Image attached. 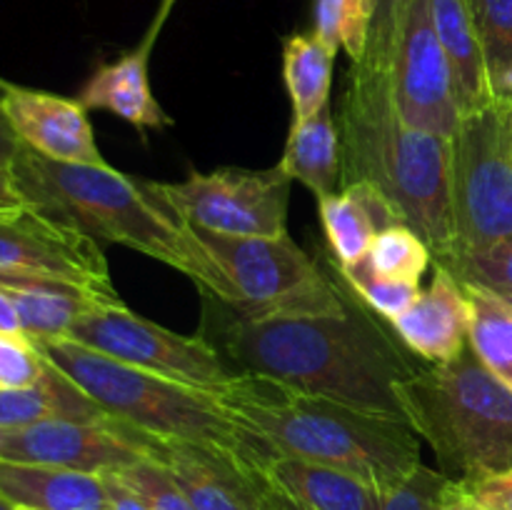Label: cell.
<instances>
[{
	"instance_id": "obj_1",
	"label": "cell",
	"mask_w": 512,
	"mask_h": 510,
	"mask_svg": "<svg viewBox=\"0 0 512 510\" xmlns=\"http://www.w3.org/2000/svg\"><path fill=\"white\" fill-rule=\"evenodd\" d=\"M223 308L220 345L243 370L408 423L400 385L415 368L370 315L348 305L338 315L253 320Z\"/></svg>"
},
{
	"instance_id": "obj_2",
	"label": "cell",
	"mask_w": 512,
	"mask_h": 510,
	"mask_svg": "<svg viewBox=\"0 0 512 510\" xmlns=\"http://www.w3.org/2000/svg\"><path fill=\"white\" fill-rule=\"evenodd\" d=\"M8 168L28 205L75 225L98 243L125 245L170 265L208 298L238 305V293L198 230L155 193L150 180H135L110 165L58 163L23 143Z\"/></svg>"
},
{
	"instance_id": "obj_3",
	"label": "cell",
	"mask_w": 512,
	"mask_h": 510,
	"mask_svg": "<svg viewBox=\"0 0 512 510\" xmlns=\"http://www.w3.org/2000/svg\"><path fill=\"white\" fill-rule=\"evenodd\" d=\"M340 185L370 183L393 203L405 225L433 250L450 253L453 228V143L405 123L390 68L353 63L340 100Z\"/></svg>"
},
{
	"instance_id": "obj_4",
	"label": "cell",
	"mask_w": 512,
	"mask_h": 510,
	"mask_svg": "<svg viewBox=\"0 0 512 510\" xmlns=\"http://www.w3.org/2000/svg\"><path fill=\"white\" fill-rule=\"evenodd\" d=\"M215 398L273 453L348 470L380 493L423 463L420 435L405 420L363 413L268 375L235 373Z\"/></svg>"
},
{
	"instance_id": "obj_5",
	"label": "cell",
	"mask_w": 512,
	"mask_h": 510,
	"mask_svg": "<svg viewBox=\"0 0 512 510\" xmlns=\"http://www.w3.org/2000/svg\"><path fill=\"white\" fill-rule=\"evenodd\" d=\"M35 345L50 365L68 375L105 413L140 433L205 445L243 460L250 468L260 455L270 453L230 418L215 393L130 368L70 338Z\"/></svg>"
},
{
	"instance_id": "obj_6",
	"label": "cell",
	"mask_w": 512,
	"mask_h": 510,
	"mask_svg": "<svg viewBox=\"0 0 512 510\" xmlns=\"http://www.w3.org/2000/svg\"><path fill=\"white\" fill-rule=\"evenodd\" d=\"M400 400L448 478L473 483L512 470V390L470 345L448 363L415 368Z\"/></svg>"
},
{
	"instance_id": "obj_7",
	"label": "cell",
	"mask_w": 512,
	"mask_h": 510,
	"mask_svg": "<svg viewBox=\"0 0 512 510\" xmlns=\"http://www.w3.org/2000/svg\"><path fill=\"white\" fill-rule=\"evenodd\" d=\"M198 235L238 293V305L228 308L240 318L338 315L348 310L318 263L288 235L230 238L208 230H198Z\"/></svg>"
},
{
	"instance_id": "obj_8",
	"label": "cell",
	"mask_w": 512,
	"mask_h": 510,
	"mask_svg": "<svg viewBox=\"0 0 512 510\" xmlns=\"http://www.w3.org/2000/svg\"><path fill=\"white\" fill-rule=\"evenodd\" d=\"M450 143H453V250L473 253L510 240L512 105L493 103L478 113L465 115Z\"/></svg>"
},
{
	"instance_id": "obj_9",
	"label": "cell",
	"mask_w": 512,
	"mask_h": 510,
	"mask_svg": "<svg viewBox=\"0 0 512 510\" xmlns=\"http://www.w3.org/2000/svg\"><path fill=\"white\" fill-rule=\"evenodd\" d=\"M290 183V175L275 165L193 173L183 183H153V190L198 230L230 238H280L288 235Z\"/></svg>"
},
{
	"instance_id": "obj_10",
	"label": "cell",
	"mask_w": 512,
	"mask_h": 510,
	"mask_svg": "<svg viewBox=\"0 0 512 510\" xmlns=\"http://www.w3.org/2000/svg\"><path fill=\"white\" fill-rule=\"evenodd\" d=\"M68 338L130 368L208 393H218L235 375L223 363L218 348L203 335H178L140 318L125 305H103L93 310L73 325Z\"/></svg>"
},
{
	"instance_id": "obj_11",
	"label": "cell",
	"mask_w": 512,
	"mask_h": 510,
	"mask_svg": "<svg viewBox=\"0 0 512 510\" xmlns=\"http://www.w3.org/2000/svg\"><path fill=\"white\" fill-rule=\"evenodd\" d=\"M0 280H60L118 295L98 240L35 205L0 213Z\"/></svg>"
},
{
	"instance_id": "obj_12",
	"label": "cell",
	"mask_w": 512,
	"mask_h": 510,
	"mask_svg": "<svg viewBox=\"0 0 512 510\" xmlns=\"http://www.w3.org/2000/svg\"><path fill=\"white\" fill-rule=\"evenodd\" d=\"M390 85L405 123L453 140L463 120L453 70L435 33L430 0H408L395 40Z\"/></svg>"
},
{
	"instance_id": "obj_13",
	"label": "cell",
	"mask_w": 512,
	"mask_h": 510,
	"mask_svg": "<svg viewBox=\"0 0 512 510\" xmlns=\"http://www.w3.org/2000/svg\"><path fill=\"white\" fill-rule=\"evenodd\" d=\"M0 458L105 475L148 458V445L140 430L118 418L103 423L43 420L23 428H0Z\"/></svg>"
},
{
	"instance_id": "obj_14",
	"label": "cell",
	"mask_w": 512,
	"mask_h": 510,
	"mask_svg": "<svg viewBox=\"0 0 512 510\" xmlns=\"http://www.w3.org/2000/svg\"><path fill=\"white\" fill-rule=\"evenodd\" d=\"M0 108L25 148L58 163L108 165L95 145L88 110L80 100L25 88L0 78Z\"/></svg>"
},
{
	"instance_id": "obj_15",
	"label": "cell",
	"mask_w": 512,
	"mask_h": 510,
	"mask_svg": "<svg viewBox=\"0 0 512 510\" xmlns=\"http://www.w3.org/2000/svg\"><path fill=\"white\" fill-rule=\"evenodd\" d=\"M145 445L148 458L168 470L195 510H268L263 480L243 460L205 445L153 435H145Z\"/></svg>"
},
{
	"instance_id": "obj_16",
	"label": "cell",
	"mask_w": 512,
	"mask_h": 510,
	"mask_svg": "<svg viewBox=\"0 0 512 510\" xmlns=\"http://www.w3.org/2000/svg\"><path fill=\"white\" fill-rule=\"evenodd\" d=\"M393 330L408 350L430 365L448 363L468 348L470 303L465 285L448 268L435 263L428 290L393 320Z\"/></svg>"
},
{
	"instance_id": "obj_17",
	"label": "cell",
	"mask_w": 512,
	"mask_h": 510,
	"mask_svg": "<svg viewBox=\"0 0 512 510\" xmlns=\"http://www.w3.org/2000/svg\"><path fill=\"white\" fill-rule=\"evenodd\" d=\"M253 473L273 493L308 510H380V490L375 485L333 465L270 450L255 460Z\"/></svg>"
},
{
	"instance_id": "obj_18",
	"label": "cell",
	"mask_w": 512,
	"mask_h": 510,
	"mask_svg": "<svg viewBox=\"0 0 512 510\" xmlns=\"http://www.w3.org/2000/svg\"><path fill=\"white\" fill-rule=\"evenodd\" d=\"M0 498L18 510H110L103 475L3 458Z\"/></svg>"
},
{
	"instance_id": "obj_19",
	"label": "cell",
	"mask_w": 512,
	"mask_h": 510,
	"mask_svg": "<svg viewBox=\"0 0 512 510\" xmlns=\"http://www.w3.org/2000/svg\"><path fill=\"white\" fill-rule=\"evenodd\" d=\"M18 310L23 335L33 343L68 338L73 325L103 305H125L120 295H103L60 280H0Z\"/></svg>"
},
{
	"instance_id": "obj_20",
	"label": "cell",
	"mask_w": 512,
	"mask_h": 510,
	"mask_svg": "<svg viewBox=\"0 0 512 510\" xmlns=\"http://www.w3.org/2000/svg\"><path fill=\"white\" fill-rule=\"evenodd\" d=\"M150 40L115 63L100 65L80 88L78 100L85 110H108L135 128H165L170 115L153 98L148 80Z\"/></svg>"
},
{
	"instance_id": "obj_21",
	"label": "cell",
	"mask_w": 512,
	"mask_h": 510,
	"mask_svg": "<svg viewBox=\"0 0 512 510\" xmlns=\"http://www.w3.org/2000/svg\"><path fill=\"white\" fill-rule=\"evenodd\" d=\"M320 220L340 265L363 260L380 230L403 223L393 203L375 185L363 180L320 198Z\"/></svg>"
},
{
	"instance_id": "obj_22",
	"label": "cell",
	"mask_w": 512,
	"mask_h": 510,
	"mask_svg": "<svg viewBox=\"0 0 512 510\" xmlns=\"http://www.w3.org/2000/svg\"><path fill=\"white\" fill-rule=\"evenodd\" d=\"M430 15L453 70L460 115L465 118L498 103L468 0H430Z\"/></svg>"
},
{
	"instance_id": "obj_23",
	"label": "cell",
	"mask_w": 512,
	"mask_h": 510,
	"mask_svg": "<svg viewBox=\"0 0 512 510\" xmlns=\"http://www.w3.org/2000/svg\"><path fill=\"white\" fill-rule=\"evenodd\" d=\"M110 418L113 415L105 413L88 393L50 363L43 378L30 388L0 390V428H23L43 420L103 423Z\"/></svg>"
},
{
	"instance_id": "obj_24",
	"label": "cell",
	"mask_w": 512,
	"mask_h": 510,
	"mask_svg": "<svg viewBox=\"0 0 512 510\" xmlns=\"http://www.w3.org/2000/svg\"><path fill=\"white\" fill-rule=\"evenodd\" d=\"M278 165L290 180H300L313 190L318 200L335 193L340 185V133L330 105L305 123L290 125L288 145Z\"/></svg>"
},
{
	"instance_id": "obj_25",
	"label": "cell",
	"mask_w": 512,
	"mask_h": 510,
	"mask_svg": "<svg viewBox=\"0 0 512 510\" xmlns=\"http://www.w3.org/2000/svg\"><path fill=\"white\" fill-rule=\"evenodd\" d=\"M335 53L318 35H293L283 48V78L293 103V123H305L328 108Z\"/></svg>"
},
{
	"instance_id": "obj_26",
	"label": "cell",
	"mask_w": 512,
	"mask_h": 510,
	"mask_svg": "<svg viewBox=\"0 0 512 510\" xmlns=\"http://www.w3.org/2000/svg\"><path fill=\"white\" fill-rule=\"evenodd\" d=\"M463 285L470 303L468 345L480 363L512 390V308L493 290Z\"/></svg>"
},
{
	"instance_id": "obj_27",
	"label": "cell",
	"mask_w": 512,
	"mask_h": 510,
	"mask_svg": "<svg viewBox=\"0 0 512 510\" xmlns=\"http://www.w3.org/2000/svg\"><path fill=\"white\" fill-rule=\"evenodd\" d=\"M498 103H510L512 0H468Z\"/></svg>"
},
{
	"instance_id": "obj_28",
	"label": "cell",
	"mask_w": 512,
	"mask_h": 510,
	"mask_svg": "<svg viewBox=\"0 0 512 510\" xmlns=\"http://www.w3.org/2000/svg\"><path fill=\"white\" fill-rule=\"evenodd\" d=\"M365 258H368L370 268L385 278L420 283L430 258H433V250L410 225L398 223L375 235Z\"/></svg>"
},
{
	"instance_id": "obj_29",
	"label": "cell",
	"mask_w": 512,
	"mask_h": 510,
	"mask_svg": "<svg viewBox=\"0 0 512 510\" xmlns=\"http://www.w3.org/2000/svg\"><path fill=\"white\" fill-rule=\"evenodd\" d=\"M340 275L350 283V288L358 293L363 303H368L370 310L385 320H398L400 315L408 313L410 305L420 298V283H408V280H393L385 275L375 273L370 268L368 258L358 260L353 265H340Z\"/></svg>"
},
{
	"instance_id": "obj_30",
	"label": "cell",
	"mask_w": 512,
	"mask_h": 510,
	"mask_svg": "<svg viewBox=\"0 0 512 510\" xmlns=\"http://www.w3.org/2000/svg\"><path fill=\"white\" fill-rule=\"evenodd\" d=\"M435 263L448 268L460 283L480 285L493 293H512V238L485 250H453L435 258Z\"/></svg>"
},
{
	"instance_id": "obj_31",
	"label": "cell",
	"mask_w": 512,
	"mask_h": 510,
	"mask_svg": "<svg viewBox=\"0 0 512 510\" xmlns=\"http://www.w3.org/2000/svg\"><path fill=\"white\" fill-rule=\"evenodd\" d=\"M115 475L133 493H138L150 510H195L188 495L180 490V485L170 478V473L158 460L143 458L128 468L118 470Z\"/></svg>"
},
{
	"instance_id": "obj_32",
	"label": "cell",
	"mask_w": 512,
	"mask_h": 510,
	"mask_svg": "<svg viewBox=\"0 0 512 510\" xmlns=\"http://www.w3.org/2000/svg\"><path fill=\"white\" fill-rule=\"evenodd\" d=\"M453 478L420 463L405 478L380 493V510H438Z\"/></svg>"
},
{
	"instance_id": "obj_33",
	"label": "cell",
	"mask_w": 512,
	"mask_h": 510,
	"mask_svg": "<svg viewBox=\"0 0 512 510\" xmlns=\"http://www.w3.org/2000/svg\"><path fill=\"white\" fill-rule=\"evenodd\" d=\"M48 360L25 335L0 333V390L30 388L43 378Z\"/></svg>"
},
{
	"instance_id": "obj_34",
	"label": "cell",
	"mask_w": 512,
	"mask_h": 510,
	"mask_svg": "<svg viewBox=\"0 0 512 510\" xmlns=\"http://www.w3.org/2000/svg\"><path fill=\"white\" fill-rule=\"evenodd\" d=\"M405 8H408V0H375L373 30H370L368 53L363 60L390 68Z\"/></svg>"
},
{
	"instance_id": "obj_35",
	"label": "cell",
	"mask_w": 512,
	"mask_h": 510,
	"mask_svg": "<svg viewBox=\"0 0 512 510\" xmlns=\"http://www.w3.org/2000/svg\"><path fill=\"white\" fill-rule=\"evenodd\" d=\"M375 0H345L343 20H340V48L360 63L368 53L370 30H373Z\"/></svg>"
},
{
	"instance_id": "obj_36",
	"label": "cell",
	"mask_w": 512,
	"mask_h": 510,
	"mask_svg": "<svg viewBox=\"0 0 512 510\" xmlns=\"http://www.w3.org/2000/svg\"><path fill=\"white\" fill-rule=\"evenodd\" d=\"M463 485L483 510H512V470Z\"/></svg>"
},
{
	"instance_id": "obj_37",
	"label": "cell",
	"mask_w": 512,
	"mask_h": 510,
	"mask_svg": "<svg viewBox=\"0 0 512 510\" xmlns=\"http://www.w3.org/2000/svg\"><path fill=\"white\" fill-rule=\"evenodd\" d=\"M345 0H315V35L333 53L340 48V20H343Z\"/></svg>"
},
{
	"instance_id": "obj_38",
	"label": "cell",
	"mask_w": 512,
	"mask_h": 510,
	"mask_svg": "<svg viewBox=\"0 0 512 510\" xmlns=\"http://www.w3.org/2000/svg\"><path fill=\"white\" fill-rule=\"evenodd\" d=\"M105 488H108L110 510H150L138 493L128 488L115 473H105Z\"/></svg>"
},
{
	"instance_id": "obj_39",
	"label": "cell",
	"mask_w": 512,
	"mask_h": 510,
	"mask_svg": "<svg viewBox=\"0 0 512 510\" xmlns=\"http://www.w3.org/2000/svg\"><path fill=\"white\" fill-rule=\"evenodd\" d=\"M25 205H28V200L20 193L10 168L0 165V213H13V210L25 208Z\"/></svg>"
},
{
	"instance_id": "obj_40",
	"label": "cell",
	"mask_w": 512,
	"mask_h": 510,
	"mask_svg": "<svg viewBox=\"0 0 512 510\" xmlns=\"http://www.w3.org/2000/svg\"><path fill=\"white\" fill-rule=\"evenodd\" d=\"M438 510H483V508L475 503V498L468 493V488H465L460 480H453L450 488L445 490V498Z\"/></svg>"
},
{
	"instance_id": "obj_41",
	"label": "cell",
	"mask_w": 512,
	"mask_h": 510,
	"mask_svg": "<svg viewBox=\"0 0 512 510\" xmlns=\"http://www.w3.org/2000/svg\"><path fill=\"white\" fill-rule=\"evenodd\" d=\"M0 333L23 335V325H20L18 310H15L10 295L0 288Z\"/></svg>"
},
{
	"instance_id": "obj_42",
	"label": "cell",
	"mask_w": 512,
	"mask_h": 510,
	"mask_svg": "<svg viewBox=\"0 0 512 510\" xmlns=\"http://www.w3.org/2000/svg\"><path fill=\"white\" fill-rule=\"evenodd\" d=\"M18 145H20V140L15 138L13 128H10L8 120H5L3 108H0V165H10L15 150H18Z\"/></svg>"
},
{
	"instance_id": "obj_43",
	"label": "cell",
	"mask_w": 512,
	"mask_h": 510,
	"mask_svg": "<svg viewBox=\"0 0 512 510\" xmlns=\"http://www.w3.org/2000/svg\"><path fill=\"white\" fill-rule=\"evenodd\" d=\"M263 485H265V483H263ZM265 490H268V498H270V503H273V505H275V508H278V510H308V508H303V505L293 503V500L283 498V495L273 493V490H270V488H268V485H265Z\"/></svg>"
},
{
	"instance_id": "obj_44",
	"label": "cell",
	"mask_w": 512,
	"mask_h": 510,
	"mask_svg": "<svg viewBox=\"0 0 512 510\" xmlns=\"http://www.w3.org/2000/svg\"><path fill=\"white\" fill-rule=\"evenodd\" d=\"M0 510H15V508H13V505L8 503V500H3V498H0Z\"/></svg>"
},
{
	"instance_id": "obj_45",
	"label": "cell",
	"mask_w": 512,
	"mask_h": 510,
	"mask_svg": "<svg viewBox=\"0 0 512 510\" xmlns=\"http://www.w3.org/2000/svg\"><path fill=\"white\" fill-rule=\"evenodd\" d=\"M498 295H503V298H505V303H508L510 308H512V293H498Z\"/></svg>"
},
{
	"instance_id": "obj_46",
	"label": "cell",
	"mask_w": 512,
	"mask_h": 510,
	"mask_svg": "<svg viewBox=\"0 0 512 510\" xmlns=\"http://www.w3.org/2000/svg\"><path fill=\"white\" fill-rule=\"evenodd\" d=\"M265 495H268V490H265ZM268 510H278L273 503H270V498H268Z\"/></svg>"
},
{
	"instance_id": "obj_47",
	"label": "cell",
	"mask_w": 512,
	"mask_h": 510,
	"mask_svg": "<svg viewBox=\"0 0 512 510\" xmlns=\"http://www.w3.org/2000/svg\"><path fill=\"white\" fill-rule=\"evenodd\" d=\"M510 100H512V75H510Z\"/></svg>"
},
{
	"instance_id": "obj_48",
	"label": "cell",
	"mask_w": 512,
	"mask_h": 510,
	"mask_svg": "<svg viewBox=\"0 0 512 510\" xmlns=\"http://www.w3.org/2000/svg\"><path fill=\"white\" fill-rule=\"evenodd\" d=\"M15 510H18V508H15Z\"/></svg>"
}]
</instances>
